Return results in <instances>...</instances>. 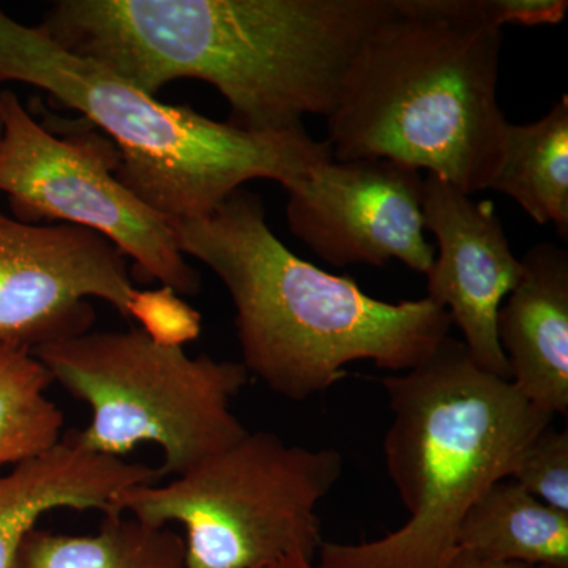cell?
<instances>
[{
  "label": "cell",
  "instance_id": "e0dca14e",
  "mask_svg": "<svg viewBox=\"0 0 568 568\" xmlns=\"http://www.w3.org/2000/svg\"><path fill=\"white\" fill-rule=\"evenodd\" d=\"M51 383L31 353L0 346V466H14L61 440L63 414L47 395Z\"/></svg>",
  "mask_w": 568,
  "mask_h": 568
},
{
  "label": "cell",
  "instance_id": "5bb4252c",
  "mask_svg": "<svg viewBox=\"0 0 568 568\" xmlns=\"http://www.w3.org/2000/svg\"><path fill=\"white\" fill-rule=\"evenodd\" d=\"M455 548L493 562L568 568V514L504 478L466 511Z\"/></svg>",
  "mask_w": 568,
  "mask_h": 568
},
{
  "label": "cell",
  "instance_id": "8fae6325",
  "mask_svg": "<svg viewBox=\"0 0 568 568\" xmlns=\"http://www.w3.org/2000/svg\"><path fill=\"white\" fill-rule=\"evenodd\" d=\"M425 227L437 254L428 276L429 301L446 310L465 336L473 361L510 381L497 339V315L523 274L491 201H474L439 175L424 179Z\"/></svg>",
  "mask_w": 568,
  "mask_h": 568
},
{
  "label": "cell",
  "instance_id": "603a6c76",
  "mask_svg": "<svg viewBox=\"0 0 568 568\" xmlns=\"http://www.w3.org/2000/svg\"><path fill=\"white\" fill-rule=\"evenodd\" d=\"M2 89H0V138H2L3 119H2Z\"/></svg>",
  "mask_w": 568,
  "mask_h": 568
},
{
  "label": "cell",
  "instance_id": "7a4b0ae2",
  "mask_svg": "<svg viewBox=\"0 0 568 568\" xmlns=\"http://www.w3.org/2000/svg\"><path fill=\"white\" fill-rule=\"evenodd\" d=\"M174 230L183 256L207 265L230 293L242 365L284 398L323 394L355 362L405 373L450 335V315L428 297L388 304L349 276L295 256L265 222L260 194L248 190Z\"/></svg>",
  "mask_w": 568,
  "mask_h": 568
},
{
  "label": "cell",
  "instance_id": "2e32d148",
  "mask_svg": "<svg viewBox=\"0 0 568 568\" xmlns=\"http://www.w3.org/2000/svg\"><path fill=\"white\" fill-rule=\"evenodd\" d=\"M89 536L29 534L14 568H185L183 538L126 514H103Z\"/></svg>",
  "mask_w": 568,
  "mask_h": 568
},
{
  "label": "cell",
  "instance_id": "d6986e66",
  "mask_svg": "<svg viewBox=\"0 0 568 568\" xmlns=\"http://www.w3.org/2000/svg\"><path fill=\"white\" fill-rule=\"evenodd\" d=\"M129 320L140 323L144 332L156 345L183 347L200 338L203 317L192 305L166 286L156 290H138Z\"/></svg>",
  "mask_w": 568,
  "mask_h": 568
},
{
  "label": "cell",
  "instance_id": "8992f818",
  "mask_svg": "<svg viewBox=\"0 0 568 568\" xmlns=\"http://www.w3.org/2000/svg\"><path fill=\"white\" fill-rule=\"evenodd\" d=\"M31 354L91 409L89 425L69 432L85 450L122 458L156 444L160 473L178 477L248 432L231 407L250 381L242 362L190 357L134 327L89 331Z\"/></svg>",
  "mask_w": 568,
  "mask_h": 568
},
{
  "label": "cell",
  "instance_id": "52a82bcc",
  "mask_svg": "<svg viewBox=\"0 0 568 568\" xmlns=\"http://www.w3.org/2000/svg\"><path fill=\"white\" fill-rule=\"evenodd\" d=\"M342 473L335 448L246 432L162 487L123 489L108 514L132 515L156 528L181 526L185 568L316 560L324 544L317 507Z\"/></svg>",
  "mask_w": 568,
  "mask_h": 568
},
{
  "label": "cell",
  "instance_id": "4fadbf2b",
  "mask_svg": "<svg viewBox=\"0 0 568 568\" xmlns=\"http://www.w3.org/2000/svg\"><path fill=\"white\" fill-rule=\"evenodd\" d=\"M160 469L78 446L69 433L58 444L0 476V568L18 555L41 517L55 508L108 514L123 489L156 484Z\"/></svg>",
  "mask_w": 568,
  "mask_h": 568
},
{
  "label": "cell",
  "instance_id": "7c38bea8",
  "mask_svg": "<svg viewBox=\"0 0 568 568\" xmlns=\"http://www.w3.org/2000/svg\"><path fill=\"white\" fill-rule=\"evenodd\" d=\"M497 315L510 383L549 416L568 413V253L538 244Z\"/></svg>",
  "mask_w": 568,
  "mask_h": 568
},
{
  "label": "cell",
  "instance_id": "6da1fadb",
  "mask_svg": "<svg viewBox=\"0 0 568 568\" xmlns=\"http://www.w3.org/2000/svg\"><path fill=\"white\" fill-rule=\"evenodd\" d=\"M392 11L394 0H59L39 28L148 95L204 81L235 126L286 133L334 112L355 52Z\"/></svg>",
  "mask_w": 568,
  "mask_h": 568
},
{
  "label": "cell",
  "instance_id": "ba28073f",
  "mask_svg": "<svg viewBox=\"0 0 568 568\" xmlns=\"http://www.w3.org/2000/svg\"><path fill=\"white\" fill-rule=\"evenodd\" d=\"M0 193L14 219L71 224L103 235L144 282L179 295L200 291L201 278L179 248L174 223L134 196L115 171L118 148L104 134L59 136L32 118L11 91L2 93Z\"/></svg>",
  "mask_w": 568,
  "mask_h": 568
},
{
  "label": "cell",
  "instance_id": "7402d4cb",
  "mask_svg": "<svg viewBox=\"0 0 568 568\" xmlns=\"http://www.w3.org/2000/svg\"><path fill=\"white\" fill-rule=\"evenodd\" d=\"M260 568H324L315 560H306L301 558L278 560V562L268 564V566Z\"/></svg>",
  "mask_w": 568,
  "mask_h": 568
},
{
  "label": "cell",
  "instance_id": "277c9868",
  "mask_svg": "<svg viewBox=\"0 0 568 568\" xmlns=\"http://www.w3.org/2000/svg\"><path fill=\"white\" fill-rule=\"evenodd\" d=\"M392 410L384 458L409 519L362 544L324 541V568H443L478 497L510 477L552 424L514 384L485 372L465 343L443 339L416 368L381 381Z\"/></svg>",
  "mask_w": 568,
  "mask_h": 568
},
{
  "label": "cell",
  "instance_id": "ac0fdd59",
  "mask_svg": "<svg viewBox=\"0 0 568 568\" xmlns=\"http://www.w3.org/2000/svg\"><path fill=\"white\" fill-rule=\"evenodd\" d=\"M510 480L549 507L568 514V433L545 426L525 447Z\"/></svg>",
  "mask_w": 568,
  "mask_h": 568
},
{
  "label": "cell",
  "instance_id": "9a60e30c",
  "mask_svg": "<svg viewBox=\"0 0 568 568\" xmlns=\"http://www.w3.org/2000/svg\"><path fill=\"white\" fill-rule=\"evenodd\" d=\"M489 189L517 201L534 222L552 223L568 239V97L544 118L508 123L503 156Z\"/></svg>",
  "mask_w": 568,
  "mask_h": 568
},
{
  "label": "cell",
  "instance_id": "ffe728a7",
  "mask_svg": "<svg viewBox=\"0 0 568 568\" xmlns=\"http://www.w3.org/2000/svg\"><path fill=\"white\" fill-rule=\"evenodd\" d=\"M452 9L503 29L506 24H559L567 0H448Z\"/></svg>",
  "mask_w": 568,
  "mask_h": 568
},
{
  "label": "cell",
  "instance_id": "44dd1931",
  "mask_svg": "<svg viewBox=\"0 0 568 568\" xmlns=\"http://www.w3.org/2000/svg\"><path fill=\"white\" fill-rule=\"evenodd\" d=\"M443 568H530L526 566H518V564H504L493 562V560L477 558V556L469 555V552L462 551L455 548L452 555L448 556Z\"/></svg>",
  "mask_w": 568,
  "mask_h": 568
},
{
  "label": "cell",
  "instance_id": "3957f363",
  "mask_svg": "<svg viewBox=\"0 0 568 568\" xmlns=\"http://www.w3.org/2000/svg\"><path fill=\"white\" fill-rule=\"evenodd\" d=\"M500 50L503 29L448 0H394L327 118L335 162L394 160L469 196L489 189L510 123L497 103Z\"/></svg>",
  "mask_w": 568,
  "mask_h": 568
},
{
  "label": "cell",
  "instance_id": "5b68a950",
  "mask_svg": "<svg viewBox=\"0 0 568 568\" xmlns=\"http://www.w3.org/2000/svg\"><path fill=\"white\" fill-rule=\"evenodd\" d=\"M7 81L36 85L81 112L118 148L119 181L173 223L211 215L254 179L286 190L334 160L328 142L305 129L254 133L159 102L0 9V84Z\"/></svg>",
  "mask_w": 568,
  "mask_h": 568
},
{
  "label": "cell",
  "instance_id": "9c48e42d",
  "mask_svg": "<svg viewBox=\"0 0 568 568\" xmlns=\"http://www.w3.org/2000/svg\"><path fill=\"white\" fill-rule=\"evenodd\" d=\"M136 293L125 254L103 235L0 211V346L32 353L92 331L89 298L129 320Z\"/></svg>",
  "mask_w": 568,
  "mask_h": 568
},
{
  "label": "cell",
  "instance_id": "30bf717a",
  "mask_svg": "<svg viewBox=\"0 0 568 568\" xmlns=\"http://www.w3.org/2000/svg\"><path fill=\"white\" fill-rule=\"evenodd\" d=\"M286 192L291 231L325 263L383 267L399 261L426 275L435 261L416 168L387 159L332 160Z\"/></svg>",
  "mask_w": 568,
  "mask_h": 568
}]
</instances>
